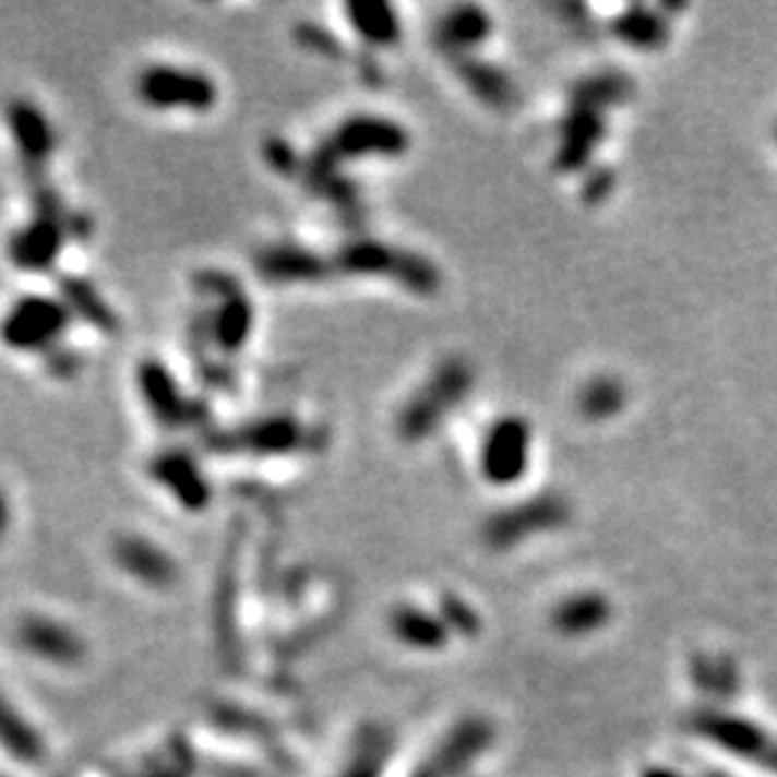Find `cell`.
Returning <instances> with one entry per match:
<instances>
[{
	"instance_id": "cell-2",
	"label": "cell",
	"mask_w": 777,
	"mask_h": 777,
	"mask_svg": "<svg viewBox=\"0 0 777 777\" xmlns=\"http://www.w3.org/2000/svg\"><path fill=\"white\" fill-rule=\"evenodd\" d=\"M69 310L48 295H26L0 318V343L15 352H38L56 345L69 330Z\"/></svg>"
},
{
	"instance_id": "cell-11",
	"label": "cell",
	"mask_w": 777,
	"mask_h": 777,
	"mask_svg": "<svg viewBox=\"0 0 777 777\" xmlns=\"http://www.w3.org/2000/svg\"><path fill=\"white\" fill-rule=\"evenodd\" d=\"M624 401V391L617 385V380H594L582 395V408L586 416L605 418L619 410V405Z\"/></svg>"
},
{
	"instance_id": "cell-8",
	"label": "cell",
	"mask_w": 777,
	"mask_h": 777,
	"mask_svg": "<svg viewBox=\"0 0 777 777\" xmlns=\"http://www.w3.org/2000/svg\"><path fill=\"white\" fill-rule=\"evenodd\" d=\"M347 19L358 36L368 38L370 44H393L401 36V23L395 19L391 5H347Z\"/></svg>"
},
{
	"instance_id": "cell-5",
	"label": "cell",
	"mask_w": 777,
	"mask_h": 777,
	"mask_svg": "<svg viewBox=\"0 0 777 777\" xmlns=\"http://www.w3.org/2000/svg\"><path fill=\"white\" fill-rule=\"evenodd\" d=\"M405 146H408V134L391 119H368V116H362V119L345 123L343 131H337V148L345 154L395 156L403 154Z\"/></svg>"
},
{
	"instance_id": "cell-7",
	"label": "cell",
	"mask_w": 777,
	"mask_h": 777,
	"mask_svg": "<svg viewBox=\"0 0 777 777\" xmlns=\"http://www.w3.org/2000/svg\"><path fill=\"white\" fill-rule=\"evenodd\" d=\"M8 127L13 131L15 144H21L28 159H40L51 148V127L36 106L26 101L13 104L8 111Z\"/></svg>"
},
{
	"instance_id": "cell-3",
	"label": "cell",
	"mask_w": 777,
	"mask_h": 777,
	"mask_svg": "<svg viewBox=\"0 0 777 777\" xmlns=\"http://www.w3.org/2000/svg\"><path fill=\"white\" fill-rule=\"evenodd\" d=\"M470 375L468 370L458 366V362H451L443 370L428 380V387L423 393H418L413 403L408 405L403 416L405 431L413 435H423L431 431L438 418H443L453 405H456L463 393L468 391Z\"/></svg>"
},
{
	"instance_id": "cell-9",
	"label": "cell",
	"mask_w": 777,
	"mask_h": 777,
	"mask_svg": "<svg viewBox=\"0 0 777 777\" xmlns=\"http://www.w3.org/2000/svg\"><path fill=\"white\" fill-rule=\"evenodd\" d=\"M491 31V21L489 15H486L481 8H456L449 19L443 21V40L449 46L456 48H468L481 44V40L489 36Z\"/></svg>"
},
{
	"instance_id": "cell-12",
	"label": "cell",
	"mask_w": 777,
	"mask_h": 777,
	"mask_svg": "<svg viewBox=\"0 0 777 777\" xmlns=\"http://www.w3.org/2000/svg\"><path fill=\"white\" fill-rule=\"evenodd\" d=\"M0 740H3L15 755L21 757L36 755V740H33L31 730L21 722V717L13 715V709L5 705L3 697H0Z\"/></svg>"
},
{
	"instance_id": "cell-10",
	"label": "cell",
	"mask_w": 777,
	"mask_h": 777,
	"mask_svg": "<svg viewBox=\"0 0 777 777\" xmlns=\"http://www.w3.org/2000/svg\"><path fill=\"white\" fill-rule=\"evenodd\" d=\"M617 33L626 44H634L639 48H655L659 46V40L665 38V23L659 21L657 15L644 11V8H632L630 13L617 21Z\"/></svg>"
},
{
	"instance_id": "cell-1",
	"label": "cell",
	"mask_w": 777,
	"mask_h": 777,
	"mask_svg": "<svg viewBox=\"0 0 777 777\" xmlns=\"http://www.w3.org/2000/svg\"><path fill=\"white\" fill-rule=\"evenodd\" d=\"M136 96L152 111L206 113L217 106L219 88L204 71L189 65L154 63L139 73Z\"/></svg>"
},
{
	"instance_id": "cell-13",
	"label": "cell",
	"mask_w": 777,
	"mask_h": 777,
	"mask_svg": "<svg viewBox=\"0 0 777 777\" xmlns=\"http://www.w3.org/2000/svg\"><path fill=\"white\" fill-rule=\"evenodd\" d=\"M5 524H8V506H5L3 493H0V531H3Z\"/></svg>"
},
{
	"instance_id": "cell-6",
	"label": "cell",
	"mask_w": 777,
	"mask_h": 777,
	"mask_svg": "<svg viewBox=\"0 0 777 777\" xmlns=\"http://www.w3.org/2000/svg\"><path fill=\"white\" fill-rule=\"evenodd\" d=\"M61 250V231H56L53 225H48L46 219L31 222L28 227L19 229L11 239V258L13 264L26 270H44L48 267V260Z\"/></svg>"
},
{
	"instance_id": "cell-4",
	"label": "cell",
	"mask_w": 777,
	"mask_h": 777,
	"mask_svg": "<svg viewBox=\"0 0 777 777\" xmlns=\"http://www.w3.org/2000/svg\"><path fill=\"white\" fill-rule=\"evenodd\" d=\"M528 451H531V433L526 420L503 418L486 435L481 463L486 476L495 483H511L526 470Z\"/></svg>"
}]
</instances>
